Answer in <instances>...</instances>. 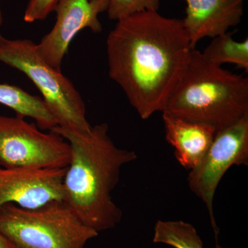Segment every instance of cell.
Masks as SVG:
<instances>
[{
  "label": "cell",
  "instance_id": "cell-1",
  "mask_svg": "<svg viewBox=\"0 0 248 248\" xmlns=\"http://www.w3.org/2000/svg\"><path fill=\"white\" fill-rule=\"evenodd\" d=\"M192 50L182 19L138 13L117 21L108 36L109 76L148 120L166 108Z\"/></svg>",
  "mask_w": 248,
  "mask_h": 248
},
{
  "label": "cell",
  "instance_id": "cell-2",
  "mask_svg": "<svg viewBox=\"0 0 248 248\" xmlns=\"http://www.w3.org/2000/svg\"><path fill=\"white\" fill-rule=\"evenodd\" d=\"M108 130L106 123L92 126L86 133L59 126L51 130L71 147L63 177V202L98 233L115 228L122 221L123 213L112 193L123 166L138 159L135 152L116 146Z\"/></svg>",
  "mask_w": 248,
  "mask_h": 248
},
{
  "label": "cell",
  "instance_id": "cell-3",
  "mask_svg": "<svg viewBox=\"0 0 248 248\" xmlns=\"http://www.w3.org/2000/svg\"><path fill=\"white\" fill-rule=\"evenodd\" d=\"M163 112L226 128L248 115V79L207 61L194 49Z\"/></svg>",
  "mask_w": 248,
  "mask_h": 248
},
{
  "label": "cell",
  "instance_id": "cell-4",
  "mask_svg": "<svg viewBox=\"0 0 248 248\" xmlns=\"http://www.w3.org/2000/svg\"><path fill=\"white\" fill-rule=\"evenodd\" d=\"M0 232L18 248H84L99 234L63 201L32 209L6 204L0 208Z\"/></svg>",
  "mask_w": 248,
  "mask_h": 248
},
{
  "label": "cell",
  "instance_id": "cell-5",
  "mask_svg": "<svg viewBox=\"0 0 248 248\" xmlns=\"http://www.w3.org/2000/svg\"><path fill=\"white\" fill-rule=\"evenodd\" d=\"M0 62L22 72L32 81L57 126L84 133L91 130L81 94L62 71L41 58L37 44L29 40H9L0 32Z\"/></svg>",
  "mask_w": 248,
  "mask_h": 248
},
{
  "label": "cell",
  "instance_id": "cell-6",
  "mask_svg": "<svg viewBox=\"0 0 248 248\" xmlns=\"http://www.w3.org/2000/svg\"><path fill=\"white\" fill-rule=\"evenodd\" d=\"M69 143L58 134L41 131L24 117L0 115V167L66 169Z\"/></svg>",
  "mask_w": 248,
  "mask_h": 248
},
{
  "label": "cell",
  "instance_id": "cell-7",
  "mask_svg": "<svg viewBox=\"0 0 248 248\" xmlns=\"http://www.w3.org/2000/svg\"><path fill=\"white\" fill-rule=\"evenodd\" d=\"M234 165H248V115L217 130L202 162L187 177L191 191L206 206L217 242L219 229L214 214V197L222 178Z\"/></svg>",
  "mask_w": 248,
  "mask_h": 248
},
{
  "label": "cell",
  "instance_id": "cell-8",
  "mask_svg": "<svg viewBox=\"0 0 248 248\" xmlns=\"http://www.w3.org/2000/svg\"><path fill=\"white\" fill-rule=\"evenodd\" d=\"M110 0H60L55 11L56 22L52 30L37 45L41 58L50 67L62 71L63 58L71 41L85 29L102 32L98 16L108 9Z\"/></svg>",
  "mask_w": 248,
  "mask_h": 248
},
{
  "label": "cell",
  "instance_id": "cell-9",
  "mask_svg": "<svg viewBox=\"0 0 248 248\" xmlns=\"http://www.w3.org/2000/svg\"><path fill=\"white\" fill-rule=\"evenodd\" d=\"M66 168L0 167V208L12 203L21 208L32 209L54 201H63V182Z\"/></svg>",
  "mask_w": 248,
  "mask_h": 248
},
{
  "label": "cell",
  "instance_id": "cell-10",
  "mask_svg": "<svg viewBox=\"0 0 248 248\" xmlns=\"http://www.w3.org/2000/svg\"><path fill=\"white\" fill-rule=\"evenodd\" d=\"M182 19L192 48L205 37L215 38L241 22L244 0H185Z\"/></svg>",
  "mask_w": 248,
  "mask_h": 248
},
{
  "label": "cell",
  "instance_id": "cell-11",
  "mask_svg": "<svg viewBox=\"0 0 248 248\" xmlns=\"http://www.w3.org/2000/svg\"><path fill=\"white\" fill-rule=\"evenodd\" d=\"M166 139L174 149L176 159L192 170L202 162L213 143L217 129L208 124L184 120L162 112Z\"/></svg>",
  "mask_w": 248,
  "mask_h": 248
},
{
  "label": "cell",
  "instance_id": "cell-12",
  "mask_svg": "<svg viewBox=\"0 0 248 248\" xmlns=\"http://www.w3.org/2000/svg\"><path fill=\"white\" fill-rule=\"evenodd\" d=\"M0 104L12 109L19 117H31L41 130L50 131L57 126L55 119L42 98L32 95L17 86L0 84Z\"/></svg>",
  "mask_w": 248,
  "mask_h": 248
},
{
  "label": "cell",
  "instance_id": "cell-13",
  "mask_svg": "<svg viewBox=\"0 0 248 248\" xmlns=\"http://www.w3.org/2000/svg\"><path fill=\"white\" fill-rule=\"evenodd\" d=\"M204 58L217 66L232 63L248 71V40L237 42L226 32L213 39L202 53Z\"/></svg>",
  "mask_w": 248,
  "mask_h": 248
},
{
  "label": "cell",
  "instance_id": "cell-14",
  "mask_svg": "<svg viewBox=\"0 0 248 248\" xmlns=\"http://www.w3.org/2000/svg\"><path fill=\"white\" fill-rule=\"evenodd\" d=\"M153 242L173 248H204L195 227L184 221H161L155 224Z\"/></svg>",
  "mask_w": 248,
  "mask_h": 248
},
{
  "label": "cell",
  "instance_id": "cell-15",
  "mask_svg": "<svg viewBox=\"0 0 248 248\" xmlns=\"http://www.w3.org/2000/svg\"><path fill=\"white\" fill-rule=\"evenodd\" d=\"M160 0H110L107 12L112 20L119 21L143 11H158Z\"/></svg>",
  "mask_w": 248,
  "mask_h": 248
},
{
  "label": "cell",
  "instance_id": "cell-16",
  "mask_svg": "<svg viewBox=\"0 0 248 248\" xmlns=\"http://www.w3.org/2000/svg\"><path fill=\"white\" fill-rule=\"evenodd\" d=\"M60 0H30L24 13V20L27 23L44 20L55 11Z\"/></svg>",
  "mask_w": 248,
  "mask_h": 248
},
{
  "label": "cell",
  "instance_id": "cell-17",
  "mask_svg": "<svg viewBox=\"0 0 248 248\" xmlns=\"http://www.w3.org/2000/svg\"><path fill=\"white\" fill-rule=\"evenodd\" d=\"M0 248H18L0 232Z\"/></svg>",
  "mask_w": 248,
  "mask_h": 248
},
{
  "label": "cell",
  "instance_id": "cell-18",
  "mask_svg": "<svg viewBox=\"0 0 248 248\" xmlns=\"http://www.w3.org/2000/svg\"><path fill=\"white\" fill-rule=\"evenodd\" d=\"M3 23V16L2 14H1V10H0V29H1V25H2Z\"/></svg>",
  "mask_w": 248,
  "mask_h": 248
}]
</instances>
